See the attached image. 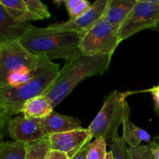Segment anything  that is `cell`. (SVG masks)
<instances>
[{"mask_svg": "<svg viewBox=\"0 0 159 159\" xmlns=\"http://www.w3.org/2000/svg\"><path fill=\"white\" fill-rule=\"evenodd\" d=\"M113 55L81 54L66 64L59 71L52 85L45 92V97L56 107L83 80L102 75L108 70Z\"/></svg>", "mask_w": 159, "mask_h": 159, "instance_id": "cell-2", "label": "cell"}, {"mask_svg": "<svg viewBox=\"0 0 159 159\" xmlns=\"http://www.w3.org/2000/svg\"><path fill=\"white\" fill-rule=\"evenodd\" d=\"M7 130L13 141L26 144L48 138L40 120L26 117L23 114L9 118Z\"/></svg>", "mask_w": 159, "mask_h": 159, "instance_id": "cell-8", "label": "cell"}, {"mask_svg": "<svg viewBox=\"0 0 159 159\" xmlns=\"http://www.w3.org/2000/svg\"><path fill=\"white\" fill-rule=\"evenodd\" d=\"M51 61L30 52L19 40L0 43V88L7 85L8 78L13 74L31 72L43 68Z\"/></svg>", "mask_w": 159, "mask_h": 159, "instance_id": "cell-5", "label": "cell"}, {"mask_svg": "<svg viewBox=\"0 0 159 159\" xmlns=\"http://www.w3.org/2000/svg\"><path fill=\"white\" fill-rule=\"evenodd\" d=\"M109 0H96L91 8L79 18L69 20L63 23L51 24L48 27L57 30H65L75 33H86L103 16Z\"/></svg>", "mask_w": 159, "mask_h": 159, "instance_id": "cell-10", "label": "cell"}, {"mask_svg": "<svg viewBox=\"0 0 159 159\" xmlns=\"http://www.w3.org/2000/svg\"><path fill=\"white\" fill-rule=\"evenodd\" d=\"M53 110L51 101L44 96H40L26 101L23 107L22 113L26 117L41 120L51 114Z\"/></svg>", "mask_w": 159, "mask_h": 159, "instance_id": "cell-14", "label": "cell"}, {"mask_svg": "<svg viewBox=\"0 0 159 159\" xmlns=\"http://www.w3.org/2000/svg\"><path fill=\"white\" fill-rule=\"evenodd\" d=\"M41 126L47 136L82 129L80 120L75 117L65 116L53 111L40 120Z\"/></svg>", "mask_w": 159, "mask_h": 159, "instance_id": "cell-11", "label": "cell"}, {"mask_svg": "<svg viewBox=\"0 0 159 159\" xmlns=\"http://www.w3.org/2000/svg\"><path fill=\"white\" fill-rule=\"evenodd\" d=\"M107 153V141L103 138H96L88 144L86 159H106Z\"/></svg>", "mask_w": 159, "mask_h": 159, "instance_id": "cell-21", "label": "cell"}, {"mask_svg": "<svg viewBox=\"0 0 159 159\" xmlns=\"http://www.w3.org/2000/svg\"><path fill=\"white\" fill-rule=\"evenodd\" d=\"M127 159H155L152 142L135 148L129 147L127 148Z\"/></svg>", "mask_w": 159, "mask_h": 159, "instance_id": "cell-22", "label": "cell"}, {"mask_svg": "<svg viewBox=\"0 0 159 159\" xmlns=\"http://www.w3.org/2000/svg\"><path fill=\"white\" fill-rule=\"evenodd\" d=\"M117 33L101 18L82 37L79 49L82 54L113 55L120 44Z\"/></svg>", "mask_w": 159, "mask_h": 159, "instance_id": "cell-6", "label": "cell"}, {"mask_svg": "<svg viewBox=\"0 0 159 159\" xmlns=\"http://www.w3.org/2000/svg\"><path fill=\"white\" fill-rule=\"evenodd\" d=\"M136 2L137 0H109L102 18L117 33Z\"/></svg>", "mask_w": 159, "mask_h": 159, "instance_id": "cell-12", "label": "cell"}, {"mask_svg": "<svg viewBox=\"0 0 159 159\" xmlns=\"http://www.w3.org/2000/svg\"><path fill=\"white\" fill-rule=\"evenodd\" d=\"M64 3L71 20H75L85 14L92 6L89 2L85 0H68Z\"/></svg>", "mask_w": 159, "mask_h": 159, "instance_id": "cell-19", "label": "cell"}, {"mask_svg": "<svg viewBox=\"0 0 159 159\" xmlns=\"http://www.w3.org/2000/svg\"><path fill=\"white\" fill-rule=\"evenodd\" d=\"M8 120H9V117L6 114L4 110L0 107V130H2V128L6 125V123L8 122Z\"/></svg>", "mask_w": 159, "mask_h": 159, "instance_id": "cell-26", "label": "cell"}, {"mask_svg": "<svg viewBox=\"0 0 159 159\" xmlns=\"http://www.w3.org/2000/svg\"><path fill=\"white\" fill-rule=\"evenodd\" d=\"M106 159H113V154H112L111 152L107 153V158H106Z\"/></svg>", "mask_w": 159, "mask_h": 159, "instance_id": "cell-30", "label": "cell"}, {"mask_svg": "<svg viewBox=\"0 0 159 159\" xmlns=\"http://www.w3.org/2000/svg\"><path fill=\"white\" fill-rule=\"evenodd\" d=\"M153 30H159V12L158 17H157V20H156V24H155V28Z\"/></svg>", "mask_w": 159, "mask_h": 159, "instance_id": "cell-29", "label": "cell"}, {"mask_svg": "<svg viewBox=\"0 0 159 159\" xmlns=\"http://www.w3.org/2000/svg\"><path fill=\"white\" fill-rule=\"evenodd\" d=\"M2 130H0V144H1L2 143Z\"/></svg>", "mask_w": 159, "mask_h": 159, "instance_id": "cell-31", "label": "cell"}, {"mask_svg": "<svg viewBox=\"0 0 159 159\" xmlns=\"http://www.w3.org/2000/svg\"><path fill=\"white\" fill-rule=\"evenodd\" d=\"M123 140L130 147H138L141 142L151 143V136L145 130L137 127L129 119L123 123Z\"/></svg>", "mask_w": 159, "mask_h": 159, "instance_id": "cell-15", "label": "cell"}, {"mask_svg": "<svg viewBox=\"0 0 159 159\" xmlns=\"http://www.w3.org/2000/svg\"><path fill=\"white\" fill-rule=\"evenodd\" d=\"M92 138L89 129L83 128L48 136L51 150L64 152L70 158L88 145Z\"/></svg>", "mask_w": 159, "mask_h": 159, "instance_id": "cell-9", "label": "cell"}, {"mask_svg": "<svg viewBox=\"0 0 159 159\" xmlns=\"http://www.w3.org/2000/svg\"><path fill=\"white\" fill-rule=\"evenodd\" d=\"M26 144L7 141L0 144V159H25Z\"/></svg>", "mask_w": 159, "mask_h": 159, "instance_id": "cell-17", "label": "cell"}, {"mask_svg": "<svg viewBox=\"0 0 159 159\" xmlns=\"http://www.w3.org/2000/svg\"><path fill=\"white\" fill-rule=\"evenodd\" d=\"M158 12L159 0H137L127 20L117 31L120 41L144 30H153Z\"/></svg>", "mask_w": 159, "mask_h": 159, "instance_id": "cell-7", "label": "cell"}, {"mask_svg": "<svg viewBox=\"0 0 159 159\" xmlns=\"http://www.w3.org/2000/svg\"><path fill=\"white\" fill-rule=\"evenodd\" d=\"M84 34L30 25L19 41L30 52L51 61L59 58L71 61L82 54L79 44Z\"/></svg>", "mask_w": 159, "mask_h": 159, "instance_id": "cell-1", "label": "cell"}, {"mask_svg": "<svg viewBox=\"0 0 159 159\" xmlns=\"http://www.w3.org/2000/svg\"><path fill=\"white\" fill-rule=\"evenodd\" d=\"M87 148H88V145L84 147L83 148L81 149L77 154L74 155L71 159H86L87 155Z\"/></svg>", "mask_w": 159, "mask_h": 159, "instance_id": "cell-27", "label": "cell"}, {"mask_svg": "<svg viewBox=\"0 0 159 159\" xmlns=\"http://www.w3.org/2000/svg\"><path fill=\"white\" fill-rule=\"evenodd\" d=\"M155 112H156L157 116H158V118H159V110H157V109H155Z\"/></svg>", "mask_w": 159, "mask_h": 159, "instance_id": "cell-32", "label": "cell"}, {"mask_svg": "<svg viewBox=\"0 0 159 159\" xmlns=\"http://www.w3.org/2000/svg\"><path fill=\"white\" fill-rule=\"evenodd\" d=\"M47 159H71L65 153L59 151L51 150L48 154Z\"/></svg>", "mask_w": 159, "mask_h": 159, "instance_id": "cell-25", "label": "cell"}, {"mask_svg": "<svg viewBox=\"0 0 159 159\" xmlns=\"http://www.w3.org/2000/svg\"><path fill=\"white\" fill-rule=\"evenodd\" d=\"M28 10L34 20H40L51 17L48 6L40 0H24Z\"/></svg>", "mask_w": 159, "mask_h": 159, "instance_id": "cell-20", "label": "cell"}, {"mask_svg": "<svg viewBox=\"0 0 159 159\" xmlns=\"http://www.w3.org/2000/svg\"><path fill=\"white\" fill-rule=\"evenodd\" d=\"M51 151V142L48 137L40 141L26 144L25 159H47Z\"/></svg>", "mask_w": 159, "mask_h": 159, "instance_id": "cell-18", "label": "cell"}, {"mask_svg": "<svg viewBox=\"0 0 159 159\" xmlns=\"http://www.w3.org/2000/svg\"><path fill=\"white\" fill-rule=\"evenodd\" d=\"M30 25V23H16L0 4V43L19 40Z\"/></svg>", "mask_w": 159, "mask_h": 159, "instance_id": "cell-13", "label": "cell"}, {"mask_svg": "<svg viewBox=\"0 0 159 159\" xmlns=\"http://www.w3.org/2000/svg\"><path fill=\"white\" fill-rule=\"evenodd\" d=\"M111 141L113 159H127V148L123 138L117 134Z\"/></svg>", "mask_w": 159, "mask_h": 159, "instance_id": "cell-23", "label": "cell"}, {"mask_svg": "<svg viewBox=\"0 0 159 159\" xmlns=\"http://www.w3.org/2000/svg\"><path fill=\"white\" fill-rule=\"evenodd\" d=\"M152 144V151L155 159H159V144L157 141H153Z\"/></svg>", "mask_w": 159, "mask_h": 159, "instance_id": "cell-28", "label": "cell"}, {"mask_svg": "<svg viewBox=\"0 0 159 159\" xmlns=\"http://www.w3.org/2000/svg\"><path fill=\"white\" fill-rule=\"evenodd\" d=\"M60 65L38 75L24 85L18 87L0 88V107L9 117L22 113L25 102L37 96H43L50 88L60 71Z\"/></svg>", "mask_w": 159, "mask_h": 159, "instance_id": "cell-3", "label": "cell"}, {"mask_svg": "<svg viewBox=\"0 0 159 159\" xmlns=\"http://www.w3.org/2000/svg\"><path fill=\"white\" fill-rule=\"evenodd\" d=\"M130 94V92L115 90L104 99L102 108L88 128L93 138L109 141L118 134L120 125L130 117V109L126 99Z\"/></svg>", "mask_w": 159, "mask_h": 159, "instance_id": "cell-4", "label": "cell"}, {"mask_svg": "<svg viewBox=\"0 0 159 159\" xmlns=\"http://www.w3.org/2000/svg\"><path fill=\"white\" fill-rule=\"evenodd\" d=\"M0 4L16 23H30L34 20L24 0H0Z\"/></svg>", "mask_w": 159, "mask_h": 159, "instance_id": "cell-16", "label": "cell"}, {"mask_svg": "<svg viewBox=\"0 0 159 159\" xmlns=\"http://www.w3.org/2000/svg\"><path fill=\"white\" fill-rule=\"evenodd\" d=\"M150 93L152 95V97H153L154 102H155V109L159 110V85H156V86H154L152 88L149 89H145V90H141V91H138V92H130V93Z\"/></svg>", "mask_w": 159, "mask_h": 159, "instance_id": "cell-24", "label": "cell"}]
</instances>
